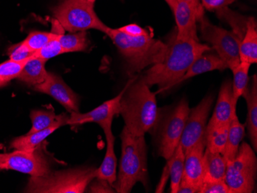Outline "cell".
I'll return each instance as SVG.
<instances>
[{
	"instance_id": "6da1fadb",
	"label": "cell",
	"mask_w": 257,
	"mask_h": 193,
	"mask_svg": "<svg viewBox=\"0 0 257 193\" xmlns=\"http://www.w3.org/2000/svg\"><path fill=\"white\" fill-rule=\"evenodd\" d=\"M167 53L161 63L153 65L140 80L147 86L157 85V93L174 87L179 79L185 74L193 62L212 50L208 45L197 40H180L175 35L167 43Z\"/></svg>"
},
{
	"instance_id": "7a4b0ae2",
	"label": "cell",
	"mask_w": 257,
	"mask_h": 193,
	"mask_svg": "<svg viewBox=\"0 0 257 193\" xmlns=\"http://www.w3.org/2000/svg\"><path fill=\"white\" fill-rule=\"evenodd\" d=\"M156 93L137 77L131 79L120 100L119 114L125 127L135 136L145 135L157 125L159 109Z\"/></svg>"
},
{
	"instance_id": "3957f363",
	"label": "cell",
	"mask_w": 257,
	"mask_h": 193,
	"mask_svg": "<svg viewBox=\"0 0 257 193\" xmlns=\"http://www.w3.org/2000/svg\"><path fill=\"white\" fill-rule=\"evenodd\" d=\"M106 34L117 47L126 63L127 71L131 75L161 63L168 48L167 43L154 38L150 32L141 37H130L117 29L109 27Z\"/></svg>"
},
{
	"instance_id": "277c9868",
	"label": "cell",
	"mask_w": 257,
	"mask_h": 193,
	"mask_svg": "<svg viewBox=\"0 0 257 193\" xmlns=\"http://www.w3.org/2000/svg\"><path fill=\"white\" fill-rule=\"evenodd\" d=\"M120 138V164L113 187L115 192L128 193L138 182H141L145 187L148 184L147 144L145 135L135 136L125 126Z\"/></svg>"
},
{
	"instance_id": "5b68a950",
	"label": "cell",
	"mask_w": 257,
	"mask_h": 193,
	"mask_svg": "<svg viewBox=\"0 0 257 193\" xmlns=\"http://www.w3.org/2000/svg\"><path fill=\"white\" fill-rule=\"evenodd\" d=\"M96 168L79 167L56 171L44 176H31L24 191L37 193H83L96 178Z\"/></svg>"
},
{
	"instance_id": "8992f818",
	"label": "cell",
	"mask_w": 257,
	"mask_h": 193,
	"mask_svg": "<svg viewBox=\"0 0 257 193\" xmlns=\"http://www.w3.org/2000/svg\"><path fill=\"white\" fill-rule=\"evenodd\" d=\"M53 14L60 26L69 33L96 30L106 34L109 29L96 15L94 4L86 0H63L54 7Z\"/></svg>"
},
{
	"instance_id": "52a82bcc",
	"label": "cell",
	"mask_w": 257,
	"mask_h": 193,
	"mask_svg": "<svg viewBox=\"0 0 257 193\" xmlns=\"http://www.w3.org/2000/svg\"><path fill=\"white\" fill-rule=\"evenodd\" d=\"M257 158L252 147L242 142L232 160L226 162L224 181L230 193H252L256 181Z\"/></svg>"
},
{
	"instance_id": "ba28073f",
	"label": "cell",
	"mask_w": 257,
	"mask_h": 193,
	"mask_svg": "<svg viewBox=\"0 0 257 193\" xmlns=\"http://www.w3.org/2000/svg\"><path fill=\"white\" fill-rule=\"evenodd\" d=\"M190 110L187 100L181 99L163 120L159 131L157 144L159 155L167 161L180 145Z\"/></svg>"
},
{
	"instance_id": "9c48e42d",
	"label": "cell",
	"mask_w": 257,
	"mask_h": 193,
	"mask_svg": "<svg viewBox=\"0 0 257 193\" xmlns=\"http://www.w3.org/2000/svg\"><path fill=\"white\" fill-rule=\"evenodd\" d=\"M200 33L203 40L211 45L218 56L231 70L240 63V41L234 33L212 24L206 17L200 22Z\"/></svg>"
},
{
	"instance_id": "30bf717a",
	"label": "cell",
	"mask_w": 257,
	"mask_h": 193,
	"mask_svg": "<svg viewBox=\"0 0 257 193\" xmlns=\"http://www.w3.org/2000/svg\"><path fill=\"white\" fill-rule=\"evenodd\" d=\"M4 168L31 176H44L51 172L50 161L45 152L43 144L32 151L15 150L5 154Z\"/></svg>"
},
{
	"instance_id": "8fae6325",
	"label": "cell",
	"mask_w": 257,
	"mask_h": 193,
	"mask_svg": "<svg viewBox=\"0 0 257 193\" xmlns=\"http://www.w3.org/2000/svg\"><path fill=\"white\" fill-rule=\"evenodd\" d=\"M213 100V96L208 95L197 106L190 109L180 142L184 152L205 137Z\"/></svg>"
},
{
	"instance_id": "7c38bea8",
	"label": "cell",
	"mask_w": 257,
	"mask_h": 193,
	"mask_svg": "<svg viewBox=\"0 0 257 193\" xmlns=\"http://www.w3.org/2000/svg\"><path fill=\"white\" fill-rule=\"evenodd\" d=\"M125 90V86L117 96L106 101L96 109H92L86 113H80L79 112H71V114L68 118L67 125L79 126L93 122L99 125L102 129L106 126H112L114 117L119 114L120 100Z\"/></svg>"
},
{
	"instance_id": "4fadbf2b",
	"label": "cell",
	"mask_w": 257,
	"mask_h": 193,
	"mask_svg": "<svg viewBox=\"0 0 257 193\" xmlns=\"http://www.w3.org/2000/svg\"><path fill=\"white\" fill-rule=\"evenodd\" d=\"M33 88L37 92L52 96L69 112H79V97L60 76L49 73L43 83Z\"/></svg>"
},
{
	"instance_id": "5bb4252c",
	"label": "cell",
	"mask_w": 257,
	"mask_h": 193,
	"mask_svg": "<svg viewBox=\"0 0 257 193\" xmlns=\"http://www.w3.org/2000/svg\"><path fill=\"white\" fill-rule=\"evenodd\" d=\"M206 138L185 152L184 169L181 182L193 185L200 190L203 182V155ZM200 193V192H199Z\"/></svg>"
},
{
	"instance_id": "9a60e30c",
	"label": "cell",
	"mask_w": 257,
	"mask_h": 193,
	"mask_svg": "<svg viewBox=\"0 0 257 193\" xmlns=\"http://www.w3.org/2000/svg\"><path fill=\"white\" fill-rule=\"evenodd\" d=\"M177 27L176 34L180 40H194L199 41L197 36V18L194 10L183 0H177L172 10Z\"/></svg>"
},
{
	"instance_id": "2e32d148",
	"label": "cell",
	"mask_w": 257,
	"mask_h": 193,
	"mask_svg": "<svg viewBox=\"0 0 257 193\" xmlns=\"http://www.w3.org/2000/svg\"><path fill=\"white\" fill-rule=\"evenodd\" d=\"M236 112V104L232 97V83L226 80L219 90L213 116L209 119L208 126H219L230 122L232 115Z\"/></svg>"
},
{
	"instance_id": "e0dca14e",
	"label": "cell",
	"mask_w": 257,
	"mask_h": 193,
	"mask_svg": "<svg viewBox=\"0 0 257 193\" xmlns=\"http://www.w3.org/2000/svg\"><path fill=\"white\" fill-rule=\"evenodd\" d=\"M104 134L106 135V151L103 161L100 166L96 169V178L106 181L113 186L116 178V167H117V159L114 151V143L115 136L112 133V126H106L102 128Z\"/></svg>"
},
{
	"instance_id": "ac0fdd59",
	"label": "cell",
	"mask_w": 257,
	"mask_h": 193,
	"mask_svg": "<svg viewBox=\"0 0 257 193\" xmlns=\"http://www.w3.org/2000/svg\"><path fill=\"white\" fill-rule=\"evenodd\" d=\"M69 116L63 114V117L60 121H58L51 127L33 133H27V135H22L20 137L16 138L13 140L11 146L16 150L32 151L40 146L45 139L51 135L53 132L67 124Z\"/></svg>"
},
{
	"instance_id": "d6986e66",
	"label": "cell",
	"mask_w": 257,
	"mask_h": 193,
	"mask_svg": "<svg viewBox=\"0 0 257 193\" xmlns=\"http://www.w3.org/2000/svg\"><path fill=\"white\" fill-rule=\"evenodd\" d=\"M246 99L247 105V117H246V127L249 139L252 143V149H257V77L253 76L250 84H248L246 90L242 96Z\"/></svg>"
},
{
	"instance_id": "ffe728a7",
	"label": "cell",
	"mask_w": 257,
	"mask_h": 193,
	"mask_svg": "<svg viewBox=\"0 0 257 193\" xmlns=\"http://www.w3.org/2000/svg\"><path fill=\"white\" fill-rule=\"evenodd\" d=\"M228 69L227 66L217 54H205L199 56L188 70L179 79L175 86L186 81L198 75L203 74L213 70H224Z\"/></svg>"
},
{
	"instance_id": "44dd1931",
	"label": "cell",
	"mask_w": 257,
	"mask_h": 193,
	"mask_svg": "<svg viewBox=\"0 0 257 193\" xmlns=\"http://www.w3.org/2000/svg\"><path fill=\"white\" fill-rule=\"evenodd\" d=\"M226 169V161L222 154L205 149L203 155V182L223 181Z\"/></svg>"
},
{
	"instance_id": "7402d4cb",
	"label": "cell",
	"mask_w": 257,
	"mask_h": 193,
	"mask_svg": "<svg viewBox=\"0 0 257 193\" xmlns=\"http://www.w3.org/2000/svg\"><path fill=\"white\" fill-rule=\"evenodd\" d=\"M240 62L255 64L257 63V24L255 19L249 17L247 29L239 44Z\"/></svg>"
},
{
	"instance_id": "603a6c76",
	"label": "cell",
	"mask_w": 257,
	"mask_h": 193,
	"mask_svg": "<svg viewBox=\"0 0 257 193\" xmlns=\"http://www.w3.org/2000/svg\"><path fill=\"white\" fill-rule=\"evenodd\" d=\"M245 135V126L239 122L236 112L232 115L228 129L227 141L223 155L226 162L232 160L239 151V145Z\"/></svg>"
},
{
	"instance_id": "cb8c5ba5",
	"label": "cell",
	"mask_w": 257,
	"mask_h": 193,
	"mask_svg": "<svg viewBox=\"0 0 257 193\" xmlns=\"http://www.w3.org/2000/svg\"><path fill=\"white\" fill-rule=\"evenodd\" d=\"M46 63L44 60L32 57L23 68L18 79L29 86L41 84L48 76L49 73L45 67Z\"/></svg>"
},
{
	"instance_id": "d4e9b609",
	"label": "cell",
	"mask_w": 257,
	"mask_h": 193,
	"mask_svg": "<svg viewBox=\"0 0 257 193\" xmlns=\"http://www.w3.org/2000/svg\"><path fill=\"white\" fill-rule=\"evenodd\" d=\"M229 124L219 126H206V149L223 155L227 141Z\"/></svg>"
},
{
	"instance_id": "484cf974",
	"label": "cell",
	"mask_w": 257,
	"mask_h": 193,
	"mask_svg": "<svg viewBox=\"0 0 257 193\" xmlns=\"http://www.w3.org/2000/svg\"><path fill=\"white\" fill-rule=\"evenodd\" d=\"M216 15L221 20L226 22L232 29V33H234L239 41H242L247 29V23L249 17H244L238 13L233 12L229 8L223 7L216 10Z\"/></svg>"
},
{
	"instance_id": "4316f807",
	"label": "cell",
	"mask_w": 257,
	"mask_h": 193,
	"mask_svg": "<svg viewBox=\"0 0 257 193\" xmlns=\"http://www.w3.org/2000/svg\"><path fill=\"white\" fill-rule=\"evenodd\" d=\"M185 152L179 145L174 153L169 158L170 162V192L177 193L183 178L184 169Z\"/></svg>"
},
{
	"instance_id": "83f0119b",
	"label": "cell",
	"mask_w": 257,
	"mask_h": 193,
	"mask_svg": "<svg viewBox=\"0 0 257 193\" xmlns=\"http://www.w3.org/2000/svg\"><path fill=\"white\" fill-rule=\"evenodd\" d=\"M251 65L249 63L240 62L234 69H232L233 81L232 83V97L235 104L243 94L249 84V70Z\"/></svg>"
},
{
	"instance_id": "f1b7e54d",
	"label": "cell",
	"mask_w": 257,
	"mask_h": 193,
	"mask_svg": "<svg viewBox=\"0 0 257 193\" xmlns=\"http://www.w3.org/2000/svg\"><path fill=\"white\" fill-rule=\"evenodd\" d=\"M57 40L61 44L65 53L86 51L89 45L86 31L73 33L68 35L60 33Z\"/></svg>"
},
{
	"instance_id": "f546056e",
	"label": "cell",
	"mask_w": 257,
	"mask_h": 193,
	"mask_svg": "<svg viewBox=\"0 0 257 193\" xmlns=\"http://www.w3.org/2000/svg\"><path fill=\"white\" fill-rule=\"evenodd\" d=\"M63 114H55L53 110H33L30 113L32 127L28 133L38 132L51 127L63 117Z\"/></svg>"
},
{
	"instance_id": "4dcf8cb0",
	"label": "cell",
	"mask_w": 257,
	"mask_h": 193,
	"mask_svg": "<svg viewBox=\"0 0 257 193\" xmlns=\"http://www.w3.org/2000/svg\"><path fill=\"white\" fill-rule=\"evenodd\" d=\"M60 34L50 32H33L22 43L30 51L35 53L43 48L49 42L57 38Z\"/></svg>"
},
{
	"instance_id": "1f68e13d",
	"label": "cell",
	"mask_w": 257,
	"mask_h": 193,
	"mask_svg": "<svg viewBox=\"0 0 257 193\" xmlns=\"http://www.w3.org/2000/svg\"><path fill=\"white\" fill-rule=\"evenodd\" d=\"M30 59L22 60V61L9 60L1 63L0 64V79H2V81L7 84V83L11 81L12 79L18 78L23 68Z\"/></svg>"
},
{
	"instance_id": "d6a6232c",
	"label": "cell",
	"mask_w": 257,
	"mask_h": 193,
	"mask_svg": "<svg viewBox=\"0 0 257 193\" xmlns=\"http://www.w3.org/2000/svg\"><path fill=\"white\" fill-rule=\"evenodd\" d=\"M65 53L61 44L57 38L49 42L43 48L33 53V58H38L47 62L50 59Z\"/></svg>"
},
{
	"instance_id": "836d02e7",
	"label": "cell",
	"mask_w": 257,
	"mask_h": 193,
	"mask_svg": "<svg viewBox=\"0 0 257 193\" xmlns=\"http://www.w3.org/2000/svg\"><path fill=\"white\" fill-rule=\"evenodd\" d=\"M9 50H10L9 51L10 60H14V61L28 60L31 58L34 53L30 51L22 43L12 47Z\"/></svg>"
},
{
	"instance_id": "e575fe53",
	"label": "cell",
	"mask_w": 257,
	"mask_h": 193,
	"mask_svg": "<svg viewBox=\"0 0 257 193\" xmlns=\"http://www.w3.org/2000/svg\"><path fill=\"white\" fill-rule=\"evenodd\" d=\"M200 193H230L227 185L223 181L203 182L200 187Z\"/></svg>"
},
{
	"instance_id": "d590c367",
	"label": "cell",
	"mask_w": 257,
	"mask_h": 193,
	"mask_svg": "<svg viewBox=\"0 0 257 193\" xmlns=\"http://www.w3.org/2000/svg\"><path fill=\"white\" fill-rule=\"evenodd\" d=\"M89 192H115V188L112 185L104 180L95 178L89 183Z\"/></svg>"
},
{
	"instance_id": "8d00e7d4",
	"label": "cell",
	"mask_w": 257,
	"mask_h": 193,
	"mask_svg": "<svg viewBox=\"0 0 257 193\" xmlns=\"http://www.w3.org/2000/svg\"><path fill=\"white\" fill-rule=\"evenodd\" d=\"M203 8L210 11H216L219 9L226 7L236 2V0H200Z\"/></svg>"
},
{
	"instance_id": "74e56055",
	"label": "cell",
	"mask_w": 257,
	"mask_h": 193,
	"mask_svg": "<svg viewBox=\"0 0 257 193\" xmlns=\"http://www.w3.org/2000/svg\"><path fill=\"white\" fill-rule=\"evenodd\" d=\"M117 30L130 37H141V36L147 35L150 32L136 24H128L118 28Z\"/></svg>"
},
{
	"instance_id": "f35d334b",
	"label": "cell",
	"mask_w": 257,
	"mask_h": 193,
	"mask_svg": "<svg viewBox=\"0 0 257 193\" xmlns=\"http://www.w3.org/2000/svg\"><path fill=\"white\" fill-rule=\"evenodd\" d=\"M183 1L194 10L196 18H197V23H199L205 17L204 8L202 6L200 0H183Z\"/></svg>"
},
{
	"instance_id": "ab89813d",
	"label": "cell",
	"mask_w": 257,
	"mask_h": 193,
	"mask_svg": "<svg viewBox=\"0 0 257 193\" xmlns=\"http://www.w3.org/2000/svg\"><path fill=\"white\" fill-rule=\"evenodd\" d=\"M200 189L193 186V185H189V184L183 183L180 182V186L177 189V193H199Z\"/></svg>"
},
{
	"instance_id": "60d3db41",
	"label": "cell",
	"mask_w": 257,
	"mask_h": 193,
	"mask_svg": "<svg viewBox=\"0 0 257 193\" xmlns=\"http://www.w3.org/2000/svg\"><path fill=\"white\" fill-rule=\"evenodd\" d=\"M166 3L168 4L169 7L171 8V10H173V8L175 7V5H176V2H177V0H165Z\"/></svg>"
},
{
	"instance_id": "b9f144b4",
	"label": "cell",
	"mask_w": 257,
	"mask_h": 193,
	"mask_svg": "<svg viewBox=\"0 0 257 193\" xmlns=\"http://www.w3.org/2000/svg\"><path fill=\"white\" fill-rule=\"evenodd\" d=\"M4 157H5V154L0 153V170L4 169Z\"/></svg>"
},
{
	"instance_id": "7bdbcfd3",
	"label": "cell",
	"mask_w": 257,
	"mask_h": 193,
	"mask_svg": "<svg viewBox=\"0 0 257 193\" xmlns=\"http://www.w3.org/2000/svg\"><path fill=\"white\" fill-rule=\"evenodd\" d=\"M6 83L2 81V79H0V87L5 86Z\"/></svg>"
},
{
	"instance_id": "ee69618b",
	"label": "cell",
	"mask_w": 257,
	"mask_h": 193,
	"mask_svg": "<svg viewBox=\"0 0 257 193\" xmlns=\"http://www.w3.org/2000/svg\"><path fill=\"white\" fill-rule=\"evenodd\" d=\"M88 2L91 3V4H94V3L96 2V0H86Z\"/></svg>"
}]
</instances>
